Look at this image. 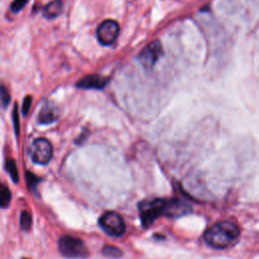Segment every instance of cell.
<instances>
[{
  "instance_id": "6da1fadb",
  "label": "cell",
  "mask_w": 259,
  "mask_h": 259,
  "mask_svg": "<svg viewBox=\"0 0 259 259\" xmlns=\"http://www.w3.org/2000/svg\"><path fill=\"white\" fill-rule=\"evenodd\" d=\"M239 235L240 231L237 225L230 221H221L212 225L204 233V240L209 246L223 249L236 242Z\"/></svg>"
},
{
  "instance_id": "7a4b0ae2",
  "label": "cell",
  "mask_w": 259,
  "mask_h": 259,
  "mask_svg": "<svg viewBox=\"0 0 259 259\" xmlns=\"http://www.w3.org/2000/svg\"><path fill=\"white\" fill-rule=\"evenodd\" d=\"M166 199L161 198H155V199H149L144 200L140 202L139 204V210H140V217L141 221L144 225V227H148L153 222L158 219L160 215H165L166 210Z\"/></svg>"
},
{
  "instance_id": "3957f363",
  "label": "cell",
  "mask_w": 259,
  "mask_h": 259,
  "mask_svg": "<svg viewBox=\"0 0 259 259\" xmlns=\"http://www.w3.org/2000/svg\"><path fill=\"white\" fill-rule=\"evenodd\" d=\"M61 254L67 258H86L88 250L84 242L73 236H64L58 243Z\"/></svg>"
},
{
  "instance_id": "277c9868",
  "label": "cell",
  "mask_w": 259,
  "mask_h": 259,
  "mask_svg": "<svg viewBox=\"0 0 259 259\" xmlns=\"http://www.w3.org/2000/svg\"><path fill=\"white\" fill-rule=\"evenodd\" d=\"M100 228L109 236L120 237L125 232L122 218L115 211H106L99 218Z\"/></svg>"
},
{
  "instance_id": "5b68a950",
  "label": "cell",
  "mask_w": 259,
  "mask_h": 259,
  "mask_svg": "<svg viewBox=\"0 0 259 259\" xmlns=\"http://www.w3.org/2000/svg\"><path fill=\"white\" fill-rule=\"evenodd\" d=\"M31 160L38 165L48 164L53 157V146L45 138L35 139L29 149Z\"/></svg>"
},
{
  "instance_id": "8992f818",
  "label": "cell",
  "mask_w": 259,
  "mask_h": 259,
  "mask_svg": "<svg viewBox=\"0 0 259 259\" xmlns=\"http://www.w3.org/2000/svg\"><path fill=\"white\" fill-rule=\"evenodd\" d=\"M119 33V25L116 21L106 19L102 21L96 30L98 41L103 46H109L113 44Z\"/></svg>"
},
{
  "instance_id": "52a82bcc",
  "label": "cell",
  "mask_w": 259,
  "mask_h": 259,
  "mask_svg": "<svg viewBox=\"0 0 259 259\" xmlns=\"http://www.w3.org/2000/svg\"><path fill=\"white\" fill-rule=\"evenodd\" d=\"M163 55V49L159 40L148 44L139 54V61L146 69H152L160 57Z\"/></svg>"
},
{
  "instance_id": "ba28073f",
  "label": "cell",
  "mask_w": 259,
  "mask_h": 259,
  "mask_svg": "<svg viewBox=\"0 0 259 259\" xmlns=\"http://www.w3.org/2000/svg\"><path fill=\"white\" fill-rule=\"evenodd\" d=\"M60 115V109L57 104H55L53 101H47L42 104L38 115L37 120L41 124H49L58 119Z\"/></svg>"
},
{
  "instance_id": "9c48e42d",
  "label": "cell",
  "mask_w": 259,
  "mask_h": 259,
  "mask_svg": "<svg viewBox=\"0 0 259 259\" xmlns=\"http://www.w3.org/2000/svg\"><path fill=\"white\" fill-rule=\"evenodd\" d=\"M108 83V78L92 74L87 75L77 82V87L82 89H102Z\"/></svg>"
},
{
  "instance_id": "30bf717a",
  "label": "cell",
  "mask_w": 259,
  "mask_h": 259,
  "mask_svg": "<svg viewBox=\"0 0 259 259\" xmlns=\"http://www.w3.org/2000/svg\"><path fill=\"white\" fill-rule=\"evenodd\" d=\"M191 207L184 201L179 199H170L167 200L165 215L170 218H176L180 215H184L190 212Z\"/></svg>"
},
{
  "instance_id": "8fae6325",
  "label": "cell",
  "mask_w": 259,
  "mask_h": 259,
  "mask_svg": "<svg viewBox=\"0 0 259 259\" xmlns=\"http://www.w3.org/2000/svg\"><path fill=\"white\" fill-rule=\"evenodd\" d=\"M63 11L62 0H53L49 2L42 9V14L48 19H53L58 17Z\"/></svg>"
},
{
  "instance_id": "7c38bea8",
  "label": "cell",
  "mask_w": 259,
  "mask_h": 259,
  "mask_svg": "<svg viewBox=\"0 0 259 259\" xmlns=\"http://www.w3.org/2000/svg\"><path fill=\"white\" fill-rule=\"evenodd\" d=\"M11 201V191L4 184L0 183V207H7Z\"/></svg>"
},
{
  "instance_id": "4fadbf2b",
  "label": "cell",
  "mask_w": 259,
  "mask_h": 259,
  "mask_svg": "<svg viewBox=\"0 0 259 259\" xmlns=\"http://www.w3.org/2000/svg\"><path fill=\"white\" fill-rule=\"evenodd\" d=\"M5 167H6L7 172H8L9 175L11 176L12 180H13L15 183L18 182L19 175H18V170H17L16 164H15V161H14L13 159H7V160H6V163H5Z\"/></svg>"
},
{
  "instance_id": "5bb4252c",
  "label": "cell",
  "mask_w": 259,
  "mask_h": 259,
  "mask_svg": "<svg viewBox=\"0 0 259 259\" xmlns=\"http://www.w3.org/2000/svg\"><path fill=\"white\" fill-rule=\"evenodd\" d=\"M102 253L104 256L109 257V258H118L122 255V252L120 251V249H118L117 247L111 246V245L104 246L102 249Z\"/></svg>"
},
{
  "instance_id": "9a60e30c",
  "label": "cell",
  "mask_w": 259,
  "mask_h": 259,
  "mask_svg": "<svg viewBox=\"0 0 259 259\" xmlns=\"http://www.w3.org/2000/svg\"><path fill=\"white\" fill-rule=\"evenodd\" d=\"M31 224H32V219H31V214L26 211L23 210L20 213V226L24 231H28L31 228Z\"/></svg>"
},
{
  "instance_id": "2e32d148",
  "label": "cell",
  "mask_w": 259,
  "mask_h": 259,
  "mask_svg": "<svg viewBox=\"0 0 259 259\" xmlns=\"http://www.w3.org/2000/svg\"><path fill=\"white\" fill-rule=\"evenodd\" d=\"M10 102V95L5 86L0 85V106L6 108Z\"/></svg>"
},
{
  "instance_id": "e0dca14e",
  "label": "cell",
  "mask_w": 259,
  "mask_h": 259,
  "mask_svg": "<svg viewBox=\"0 0 259 259\" xmlns=\"http://www.w3.org/2000/svg\"><path fill=\"white\" fill-rule=\"evenodd\" d=\"M26 178H27L26 180H27V185H28L29 189H30L31 191H33V190L35 189V187H36L37 183L39 182V178H38V177H36L34 174L29 173V172H27V174H26Z\"/></svg>"
},
{
  "instance_id": "ac0fdd59",
  "label": "cell",
  "mask_w": 259,
  "mask_h": 259,
  "mask_svg": "<svg viewBox=\"0 0 259 259\" xmlns=\"http://www.w3.org/2000/svg\"><path fill=\"white\" fill-rule=\"evenodd\" d=\"M28 0H13L12 3H11V6H10V9L13 11V12H18L20 11L24 6L25 4L27 3Z\"/></svg>"
},
{
  "instance_id": "d6986e66",
  "label": "cell",
  "mask_w": 259,
  "mask_h": 259,
  "mask_svg": "<svg viewBox=\"0 0 259 259\" xmlns=\"http://www.w3.org/2000/svg\"><path fill=\"white\" fill-rule=\"evenodd\" d=\"M13 122H14V127H15V133L16 135H18L19 133V118H18V110H17V104L14 105L13 107Z\"/></svg>"
},
{
  "instance_id": "ffe728a7",
  "label": "cell",
  "mask_w": 259,
  "mask_h": 259,
  "mask_svg": "<svg viewBox=\"0 0 259 259\" xmlns=\"http://www.w3.org/2000/svg\"><path fill=\"white\" fill-rule=\"evenodd\" d=\"M31 105V97L29 95L25 96L23 99V104H22V112L23 114H27L29 108Z\"/></svg>"
},
{
  "instance_id": "44dd1931",
  "label": "cell",
  "mask_w": 259,
  "mask_h": 259,
  "mask_svg": "<svg viewBox=\"0 0 259 259\" xmlns=\"http://www.w3.org/2000/svg\"><path fill=\"white\" fill-rule=\"evenodd\" d=\"M24 259H27V258H24Z\"/></svg>"
}]
</instances>
